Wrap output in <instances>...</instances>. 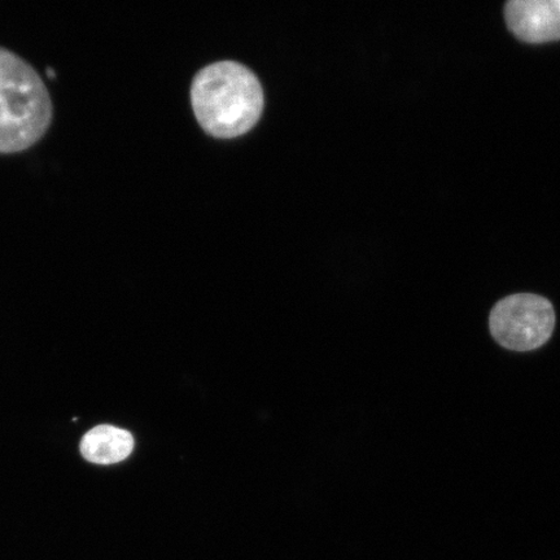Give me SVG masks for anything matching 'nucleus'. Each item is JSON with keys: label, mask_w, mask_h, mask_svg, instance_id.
Returning a JSON list of instances; mask_svg holds the SVG:
<instances>
[{"label": "nucleus", "mask_w": 560, "mask_h": 560, "mask_svg": "<svg viewBox=\"0 0 560 560\" xmlns=\"http://www.w3.org/2000/svg\"><path fill=\"white\" fill-rule=\"evenodd\" d=\"M191 104L196 120L210 136L235 138L260 120L264 91L256 74L240 62H213L195 75Z\"/></svg>", "instance_id": "f257e3e1"}, {"label": "nucleus", "mask_w": 560, "mask_h": 560, "mask_svg": "<svg viewBox=\"0 0 560 560\" xmlns=\"http://www.w3.org/2000/svg\"><path fill=\"white\" fill-rule=\"evenodd\" d=\"M52 120L50 93L37 70L0 47V153L30 149Z\"/></svg>", "instance_id": "f03ea898"}, {"label": "nucleus", "mask_w": 560, "mask_h": 560, "mask_svg": "<svg viewBox=\"0 0 560 560\" xmlns=\"http://www.w3.org/2000/svg\"><path fill=\"white\" fill-rule=\"evenodd\" d=\"M556 325L555 306L536 293H515L502 299L489 314V332L497 345L516 353L544 347Z\"/></svg>", "instance_id": "7ed1b4c3"}, {"label": "nucleus", "mask_w": 560, "mask_h": 560, "mask_svg": "<svg viewBox=\"0 0 560 560\" xmlns=\"http://www.w3.org/2000/svg\"><path fill=\"white\" fill-rule=\"evenodd\" d=\"M505 16L510 31L529 44L560 39V0H511Z\"/></svg>", "instance_id": "20e7f679"}, {"label": "nucleus", "mask_w": 560, "mask_h": 560, "mask_svg": "<svg viewBox=\"0 0 560 560\" xmlns=\"http://www.w3.org/2000/svg\"><path fill=\"white\" fill-rule=\"evenodd\" d=\"M135 450L131 433L115 425H97L81 441L82 457L95 465H115Z\"/></svg>", "instance_id": "39448f33"}, {"label": "nucleus", "mask_w": 560, "mask_h": 560, "mask_svg": "<svg viewBox=\"0 0 560 560\" xmlns=\"http://www.w3.org/2000/svg\"><path fill=\"white\" fill-rule=\"evenodd\" d=\"M47 75L50 77V79H55V70L52 68H47Z\"/></svg>", "instance_id": "423d86ee"}]
</instances>
